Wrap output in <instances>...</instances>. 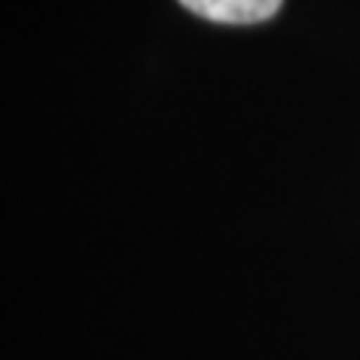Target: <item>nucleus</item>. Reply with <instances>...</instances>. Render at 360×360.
Masks as SVG:
<instances>
[{
	"instance_id": "1",
	"label": "nucleus",
	"mask_w": 360,
	"mask_h": 360,
	"mask_svg": "<svg viewBox=\"0 0 360 360\" xmlns=\"http://www.w3.org/2000/svg\"><path fill=\"white\" fill-rule=\"evenodd\" d=\"M180 6L219 25H255L276 15L283 0H180Z\"/></svg>"
}]
</instances>
